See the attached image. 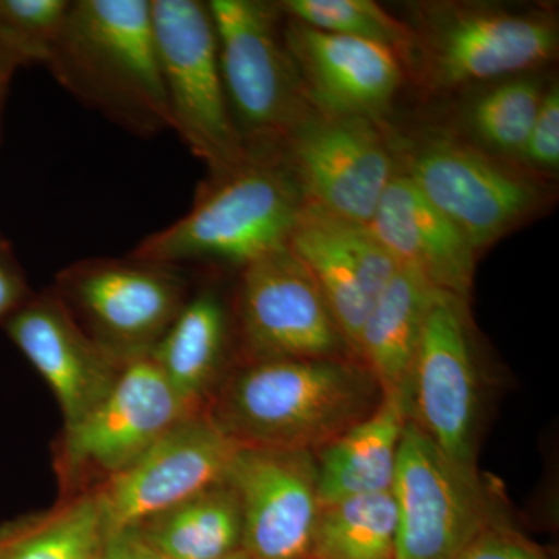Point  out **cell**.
Instances as JSON below:
<instances>
[{
    "instance_id": "1",
    "label": "cell",
    "mask_w": 559,
    "mask_h": 559,
    "mask_svg": "<svg viewBox=\"0 0 559 559\" xmlns=\"http://www.w3.org/2000/svg\"><path fill=\"white\" fill-rule=\"evenodd\" d=\"M384 395L355 358L240 359L202 412L237 447L318 454Z\"/></svg>"
},
{
    "instance_id": "2",
    "label": "cell",
    "mask_w": 559,
    "mask_h": 559,
    "mask_svg": "<svg viewBox=\"0 0 559 559\" xmlns=\"http://www.w3.org/2000/svg\"><path fill=\"white\" fill-rule=\"evenodd\" d=\"M46 68L81 105L138 138L171 130L151 0H72Z\"/></svg>"
},
{
    "instance_id": "3",
    "label": "cell",
    "mask_w": 559,
    "mask_h": 559,
    "mask_svg": "<svg viewBox=\"0 0 559 559\" xmlns=\"http://www.w3.org/2000/svg\"><path fill=\"white\" fill-rule=\"evenodd\" d=\"M248 159L201 182L187 215L148 235L131 253L189 267L246 264L288 246L305 201L278 151L252 148Z\"/></svg>"
},
{
    "instance_id": "4",
    "label": "cell",
    "mask_w": 559,
    "mask_h": 559,
    "mask_svg": "<svg viewBox=\"0 0 559 559\" xmlns=\"http://www.w3.org/2000/svg\"><path fill=\"white\" fill-rule=\"evenodd\" d=\"M50 288L86 336L128 367L153 355L193 282L187 267L130 253L69 264Z\"/></svg>"
},
{
    "instance_id": "5",
    "label": "cell",
    "mask_w": 559,
    "mask_h": 559,
    "mask_svg": "<svg viewBox=\"0 0 559 559\" xmlns=\"http://www.w3.org/2000/svg\"><path fill=\"white\" fill-rule=\"evenodd\" d=\"M221 75L231 119L246 145L278 148L312 112L280 27L277 3L210 0Z\"/></svg>"
},
{
    "instance_id": "6",
    "label": "cell",
    "mask_w": 559,
    "mask_h": 559,
    "mask_svg": "<svg viewBox=\"0 0 559 559\" xmlns=\"http://www.w3.org/2000/svg\"><path fill=\"white\" fill-rule=\"evenodd\" d=\"M151 20L171 130L209 175L234 170L250 148L231 119L209 3L151 0Z\"/></svg>"
},
{
    "instance_id": "7",
    "label": "cell",
    "mask_w": 559,
    "mask_h": 559,
    "mask_svg": "<svg viewBox=\"0 0 559 559\" xmlns=\"http://www.w3.org/2000/svg\"><path fill=\"white\" fill-rule=\"evenodd\" d=\"M557 49V24L547 14L440 3L423 11L411 61H417L426 86L452 91L524 75Z\"/></svg>"
},
{
    "instance_id": "8",
    "label": "cell",
    "mask_w": 559,
    "mask_h": 559,
    "mask_svg": "<svg viewBox=\"0 0 559 559\" xmlns=\"http://www.w3.org/2000/svg\"><path fill=\"white\" fill-rule=\"evenodd\" d=\"M187 409L150 358L124 367L114 388L55 443L61 499L97 491L186 418Z\"/></svg>"
},
{
    "instance_id": "9",
    "label": "cell",
    "mask_w": 559,
    "mask_h": 559,
    "mask_svg": "<svg viewBox=\"0 0 559 559\" xmlns=\"http://www.w3.org/2000/svg\"><path fill=\"white\" fill-rule=\"evenodd\" d=\"M392 495L395 559H457L481 528L502 518L479 471L448 457L411 418Z\"/></svg>"
},
{
    "instance_id": "10",
    "label": "cell",
    "mask_w": 559,
    "mask_h": 559,
    "mask_svg": "<svg viewBox=\"0 0 559 559\" xmlns=\"http://www.w3.org/2000/svg\"><path fill=\"white\" fill-rule=\"evenodd\" d=\"M404 167L400 171L463 231L477 253L543 204V187L530 173L448 135L415 143Z\"/></svg>"
},
{
    "instance_id": "11",
    "label": "cell",
    "mask_w": 559,
    "mask_h": 559,
    "mask_svg": "<svg viewBox=\"0 0 559 559\" xmlns=\"http://www.w3.org/2000/svg\"><path fill=\"white\" fill-rule=\"evenodd\" d=\"M231 305L241 359L355 358L318 282L288 246L241 267Z\"/></svg>"
},
{
    "instance_id": "12",
    "label": "cell",
    "mask_w": 559,
    "mask_h": 559,
    "mask_svg": "<svg viewBox=\"0 0 559 559\" xmlns=\"http://www.w3.org/2000/svg\"><path fill=\"white\" fill-rule=\"evenodd\" d=\"M305 204L369 226L393 176L392 150L373 120L312 110L278 145Z\"/></svg>"
},
{
    "instance_id": "13",
    "label": "cell",
    "mask_w": 559,
    "mask_h": 559,
    "mask_svg": "<svg viewBox=\"0 0 559 559\" xmlns=\"http://www.w3.org/2000/svg\"><path fill=\"white\" fill-rule=\"evenodd\" d=\"M411 419L460 465L477 468L479 378L466 299L437 290L411 374Z\"/></svg>"
},
{
    "instance_id": "14",
    "label": "cell",
    "mask_w": 559,
    "mask_h": 559,
    "mask_svg": "<svg viewBox=\"0 0 559 559\" xmlns=\"http://www.w3.org/2000/svg\"><path fill=\"white\" fill-rule=\"evenodd\" d=\"M238 448L204 412L187 415L98 488L110 538L226 480Z\"/></svg>"
},
{
    "instance_id": "15",
    "label": "cell",
    "mask_w": 559,
    "mask_h": 559,
    "mask_svg": "<svg viewBox=\"0 0 559 559\" xmlns=\"http://www.w3.org/2000/svg\"><path fill=\"white\" fill-rule=\"evenodd\" d=\"M237 495L246 559H311L320 509L312 452L238 448L226 476Z\"/></svg>"
},
{
    "instance_id": "16",
    "label": "cell",
    "mask_w": 559,
    "mask_h": 559,
    "mask_svg": "<svg viewBox=\"0 0 559 559\" xmlns=\"http://www.w3.org/2000/svg\"><path fill=\"white\" fill-rule=\"evenodd\" d=\"M288 248L318 282L337 325L358 359L364 322L399 264L369 226L304 205ZM359 360V359H358Z\"/></svg>"
},
{
    "instance_id": "17",
    "label": "cell",
    "mask_w": 559,
    "mask_h": 559,
    "mask_svg": "<svg viewBox=\"0 0 559 559\" xmlns=\"http://www.w3.org/2000/svg\"><path fill=\"white\" fill-rule=\"evenodd\" d=\"M285 20L283 39L312 109L373 121L389 109L403 81L395 51Z\"/></svg>"
},
{
    "instance_id": "18",
    "label": "cell",
    "mask_w": 559,
    "mask_h": 559,
    "mask_svg": "<svg viewBox=\"0 0 559 559\" xmlns=\"http://www.w3.org/2000/svg\"><path fill=\"white\" fill-rule=\"evenodd\" d=\"M3 329L49 384L64 428L86 417L124 370L76 325L51 288L33 294Z\"/></svg>"
},
{
    "instance_id": "19",
    "label": "cell",
    "mask_w": 559,
    "mask_h": 559,
    "mask_svg": "<svg viewBox=\"0 0 559 559\" xmlns=\"http://www.w3.org/2000/svg\"><path fill=\"white\" fill-rule=\"evenodd\" d=\"M399 267L423 275L436 289L466 299L477 250L404 173H396L369 223Z\"/></svg>"
},
{
    "instance_id": "20",
    "label": "cell",
    "mask_w": 559,
    "mask_h": 559,
    "mask_svg": "<svg viewBox=\"0 0 559 559\" xmlns=\"http://www.w3.org/2000/svg\"><path fill=\"white\" fill-rule=\"evenodd\" d=\"M234 305L215 285L193 286L150 359L191 412H202L230 366Z\"/></svg>"
},
{
    "instance_id": "21",
    "label": "cell",
    "mask_w": 559,
    "mask_h": 559,
    "mask_svg": "<svg viewBox=\"0 0 559 559\" xmlns=\"http://www.w3.org/2000/svg\"><path fill=\"white\" fill-rule=\"evenodd\" d=\"M411 390L385 393L377 411L314 454L320 506L392 489Z\"/></svg>"
},
{
    "instance_id": "22",
    "label": "cell",
    "mask_w": 559,
    "mask_h": 559,
    "mask_svg": "<svg viewBox=\"0 0 559 559\" xmlns=\"http://www.w3.org/2000/svg\"><path fill=\"white\" fill-rule=\"evenodd\" d=\"M437 290L418 272L399 267L364 322L358 359L384 393L411 384L412 369Z\"/></svg>"
},
{
    "instance_id": "23",
    "label": "cell",
    "mask_w": 559,
    "mask_h": 559,
    "mask_svg": "<svg viewBox=\"0 0 559 559\" xmlns=\"http://www.w3.org/2000/svg\"><path fill=\"white\" fill-rule=\"evenodd\" d=\"M123 535L160 559H231L241 555L240 503L223 480Z\"/></svg>"
},
{
    "instance_id": "24",
    "label": "cell",
    "mask_w": 559,
    "mask_h": 559,
    "mask_svg": "<svg viewBox=\"0 0 559 559\" xmlns=\"http://www.w3.org/2000/svg\"><path fill=\"white\" fill-rule=\"evenodd\" d=\"M110 539L97 492L60 499L53 510L0 533V559H98Z\"/></svg>"
},
{
    "instance_id": "25",
    "label": "cell",
    "mask_w": 559,
    "mask_h": 559,
    "mask_svg": "<svg viewBox=\"0 0 559 559\" xmlns=\"http://www.w3.org/2000/svg\"><path fill=\"white\" fill-rule=\"evenodd\" d=\"M392 489L337 500L320 509L311 559H395Z\"/></svg>"
},
{
    "instance_id": "26",
    "label": "cell",
    "mask_w": 559,
    "mask_h": 559,
    "mask_svg": "<svg viewBox=\"0 0 559 559\" xmlns=\"http://www.w3.org/2000/svg\"><path fill=\"white\" fill-rule=\"evenodd\" d=\"M535 76H511L492 84L471 102L466 123L479 148L500 159H520L544 95Z\"/></svg>"
},
{
    "instance_id": "27",
    "label": "cell",
    "mask_w": 559,
    "mask_h": 559,
    "mask_svg": "<svg viewBox=\"0 0 559 559\" xmlns=\"http://www.w3.org/2000/svg\"><path fill=\"white\" fill-rule=\"evenodd\" d=\"M283 16L316 31L369 40L411 61L414 31L371 0H285Z\"/></svg>"
},
{
    "instance_id": "28",
    "label": "cell",
    "mask_w": 559,
    "mask_h": 559,
    "mask_svg": "<svg viewBox=\"0 0 559 559\" xmlns=\"http://www.w3.org/2000/svg\"><path fill=\"white\" fill-rule=\"evenodd\" d=\"M70 0H0V43L20 68L49 61Z\"/></svg>"
},
{
    "instance_id": "29",
    "label": "cell",
    "mask_w": 559,
    "mask_h": 559,
    "mask_svg": "<svg viewBox=\"0 0 559 559\" xmlns=\"http://www.w3.org/2000/svg\"><path fill=\"white\" fill-rule=\"evenodd\" d=\"M520 160L540 173L558 171L559 167V90L551 84L544 91L538 114L533 121Z\"/></svg>"
},
{
    "instance_id": "30",
    "label": "cell",
    "mask_w": 559,
    "mask_h": 559,
    "mask_svg": "<svg viewBox=\"0 0 559 559\" xmlns=\"http://www.w3.org/2000/svg\"><path fill=\"white\" fill-rule=\"evenodd\" d=\"M457 559H550L509 521L499 518L481 528Z\"/></svg>"
},
{
    "instance_id": "31",
    "label": "cell",
    "mask_w": 559,
    "mask_h": 559,
    "mask_svg": "<svg viewBox=\"0 0 559 559\" xmlns=\"http://www.w3.org/2000/svg\"><path fill=\"white\" fill-rule=\"evenodd\" d=\"M35 294L13 245L0 234V326Z\"/></svg>"
},
{
    "instance_id": "32",
    "label": "cell",
    "mask_w": 559,
    "mask_h": 559,
    "mask_svg": "<svg viewBox=\"0 0 559 559\" xmlns=\"http://www.w3.org/2000/svg\"><path fill=\"white\" fill-rule=\"evenodd\" d=\"M20 69L13 55L0 43V134H2L3 110H5L7 97H9L11 80Z\"/></svg>"
},
{
    "instance_id": "33",
    "label": "cell",
    "mask_w": 559,
    "mask_h": 559,
    "mask_svg": "<svg viewBox=\"0 0 559 559\" xmlns=\"http://www.w3.org/2000/svg\"><path fill=\"white\" fill-rule=\"evenodd\" d=\"M98 559H135V546L128 535L114 536Z\"/></svg>"
},
{
    "instance_id": "34",
    "label": "cell",
    "mask_w": 559,
    "mask_h": 559,
    "mask_svg": "<svg viewBox=\"0 0 559 559\" xmlns=\"http://www.w3.org/2000/svg\"><path fill=\"white\" fill-rule=\"evenodd\" d=\"M132 543H134L135 546V559H160L156 557V555L151 554V551L143 549L134 539H132Z\"/></svg>"
},
{
    "instance_id": "35",
    "label": "cell",
    "mask_w": 559,
    "mask_h": 559,
    "mask_svg": "<svg viewBox=\"0 0 559 559\" xmlns=\"http://www.w3.org/2000/svg\"><path fill=\"white\" fill-rule=\"evenodd\" d=\"M231 559H246V558L242 557V554H241V555H238V557H235V558H231Z\"/></svg>"
}]
</instances>
